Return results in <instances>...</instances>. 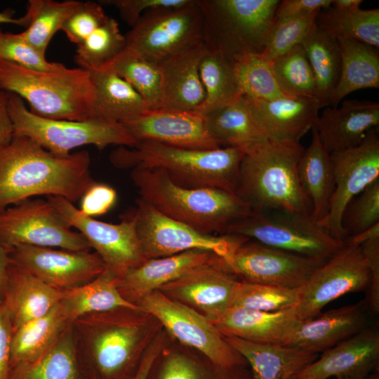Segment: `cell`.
<instances>
[{
    "label": "cell",
    "mask_w": 379,
    "mask_h": 379,
    "mask_svg": "<svg viewBox=\"0 0 379 379\" xmlns=\"http://www.w3.org/2000/svg\"><path fill=\"white\" fill-rule=\"evenodd\" d=\"M71 328L85 379H130L163 329L153 315L139 307L86 314L76 319Z\"/></svg>",
    "instance_id": "6da1fadb"
},
{
    "label": "cell",
    "mask_w": 379,
    "mask_h": 379,
    "mask_svg": "<svg viewBox=\"0 0 379 379\" xmlns=\"http://www.w3.org/2000/svg\"><path fill=\"white\" fill-rule=\"evenodd\" d=\"M88 152L56 156L26 136H13L0 147V211L36 196L74 202L95 181Z\"/></svg>",
    "instance_id": "7a4b0ae2"
},
{
    "label": "cell",
    "mask_w": 379,
    "mask_h": 379,
    "mask_svg": "<svg viewBox=\"0 0 379 379\" xmlns=\"http://www.w3.org/2000/svg\"><path fill=\"white\" fill-rule=\"evenodd\" d=\"M131 178L140 199L165 215L201 232L224 235L252 209L236 193L211 187L189 188L159 168H135Z\"/></svg>",
    "instance_id": "3957f363"
},
{
    "label": "cell",
    "mask_w": 379,
    "mask_h": 379,
    "mask_svg": "<svg viewBox=\"0 0 379 379\" xmlns=\"http://www.w3.org/2000/svg\"><path fill=\"white\" fill-rule=\"evenodd\" d=\"M300 142L267 139L244 152L235 193L252 211L310 215L300 185Z\"/></svg>",
    "instance_id": "277c9868"
},
{
    "label": "cell",
    "mask_w": 379,
    "mask_h": 379,
    "mask_svg": "<svg viewBox=\"0 0 379 379\" xmlns=\"http://www.w3.org/2000/svg\"><path fill=\"white\" fill-rule=\"evenodd\" d=\"M244 154L242 150L231 147L195 149L142 141L133 147L121 146L111 152L109 159L120 168L162 169L174 182L185 187L235 193Z\"/></svg>",
    "instance_id": "5b68a950"
},
{
    "label": "cell",
    "mask_w": 379,
    "mask_h": 379,
    "mask_svg": "<svg viewBox=\"0 0 379 379\" xmlns=\"http://www.w3.org/2000/svg\"><path fill=\"white\" fill-rule=\"evenodd\" d=\"M0 90L25 100L29 111L51 119L95 118L96 91L91 72L79 68L29 69L0 60Z\"/></svg>",
    "instance_id": "8992f818"
},
{
    "label": "cell",
    "mask_w": 379,
    "mask_h": 379,
    "mask_svg": "<svg viewBox=\"0 0 379 379\" xmlns=\"http://www.w3.org/2000/svg\"><path fill=\"white\" fill-rule=\"evenodd\" d=\"M279 0H199L203 40L230 60L261 53L275 22Z\"/></svg>",
    "instance_id": "52a82bcc"
},
{
    "label": "cell",
    "mask_w": 379,
    "mask_h": 379,
    "mask_svg": "<svg viewBox=\"0 0 379 379\" xmlns=\"http://www.w3.org/2000/svg\"><path fill=\"white\" fill-rule=\"evenodd\" d=\"M8 111L13 136L28 137L58 157H67L84 145L102 149L112 145L133 147L137 144L121 123L98 117L82 121L41 117L31 112L20 97L8 92Z\"/></svg>",
    "instance_id": "ba28073f"
},
{
    "label": "cell",
    "mask_w": 379,
    "mask_h": 379,
    "mask_svg": "<svg viewBox=\"0 0 379 379\" xmlns=\"http://www.w3.org/2000/svg\"><path fill=\"white\" fill-rule=\"evenodd\" d=\"M225 234L237 235L297 255L327 260L345 244L310 215L278 211H254L234 222Z\"/></svg>",
    "instance_id": "9c48e42d"
},
{
    "label": "cell",
    "mask_w": 379,
    "mask_h": 379,
    "mask_svg": "<svg viewBox=\"0 0 379 379\" xmlns=\"http://www.w3.org/2000/svg\"><path fill=\"white\" fill-rule=\"evenodd\" d=\"M19 245L71 251H91L84 237L74 231L49 200L28 199L0 211V246Z\"/></svg>",
    "instance_id": "30bf717a"
},
{
    "label": "cell",
    "mask_w": 379,
    "mask_h": 379,
    "mask_svg": "<svg viewBox=\"0 0 379 379\" xmlns=\"http://www.w3.org/2000/svg\"><path fill=\"white\" fill-rule=\"evenodd\" d=\"M204 22L199 0L173 7L148 10L126 36V46L159 62L203 39Z\"/></svg>",
    "instance_id": "8fae6325"
},
{
    "label": "cell",
    "mask_w": 379,
    "mask_h": 379,
    "mask_svg": "<svg viewBox=\"0 0 379 379\" xmlns=\"http://www.w3.org/2000/svg\"><path fill=\"white\" fill-rule=\"evenodd\" d=\"M135 305L153 315L172 339L213 362L227 367L247 364L205 317L159 290L145 295Z\"/></svg>",
    "instance_id": "7c38bea8"
},
{
    "label": "cell",
    "mask_w": 379,
    "mask_h": 379,
    "mask_svg": "<svg viewBox=\"0 0 379 379\" xmlns=\"http://www.w3.org/2000/svg\"><path fill=\"white\" fill-rule=\"evenodd\" d=\"M133 213L146 259L201 249L212 251L227 260L235 248L247 239L237 235L217 236L201 232L165 215L140 198Z\"/></svg>",
    "instance_id": "4fadbf2b"
},
{
    "label": "cell",
    "mask_w": 379,
    "mask_h": 379,
    "mask_svg": "<svg viewBox=\"0 0 379 379\" xmlns=\"http://www.w3.org/2000/svg\"><path fill=\"white\" fill-rule=\"evenodd\" d=\"M47 199L72 228H76L104 261L106 268L120 278L143 263L145 258L132 212L117 224L107 223L83 214L74 204L56 196Z\"/></svg>",
    "instance_id": "5bb4252c"
},
{
    "label": "cell",
    "mask_w": 379,
    "mask_h": 379,
    "mask_svg": "<svg viewBox=\"0 0 379 379\" xmlns=\"http://www.w3.org/2000/svg\"><path fill=\"white\" fill-rule=\"evenodd\" d=\"M370 282L371 273L360 245L345 241L299 288L298 317L300 320L314 318L331 301L364 291Z\"/></svg>",
    "instance_id": "9a60e30c"
},
{
    "label": "cell",
    "mask_w": 379,
    "mask_h": 379,
    "mask_svg": "<svg viewBox=\"0 0 379 379\" xmlns=\"http://www.w3.org/2000/svg\"><path fill=\"white\" fill-rule=\"evenodd\" d=\"M334 190L326 216L319 225L335 239L347 237L343 226L349 204L366 187L379 179V138L377 128L371 130L357 146L330 154Z\"/></svg>",
    "instance_id": "2e32d148"
},
{
    "label": "cell",
    "mask_w": 379,
    "mask_h": 379,
    "mask_svg": "<svg viewBox=\"0 0 379 379\" xmlns=\"http://www.w3.org/2000/svg\"><path fill=\"white\" fill-rule=\"evenodd\" d=\"M225 261L241 281L300 288L326 260L297 255L247 239Z\"/></svg>",
    "instance_id": "e0dca14e"
},
{
    "label": "cell",
    "mask_w": 379,
    "mask_h": 379,
    "mask_svg": "<svg viewBox=\"0 0 379 379\" xmlns=\"http://www.w3.org/2000/svg\"><path fill=\"white\" fill-rule=\"evenodd\" d=\"M8 255L12 263L61 292L88 283L106 268L91 251L19 245L9 249Z\"/></svg>",
    "instance_id": "ac0fdd59"
},
{
    "label": "cell",
    "mask_w": 379,
    "mask_h": 379,
    "mask_svg": "<svg viewBox=\"0 0 379 379\" xmlns=\"http://www.w3.org/2000/svg\"><path fill=\"white\" fill-rule=\"evenodd\" d=\"M239 281L220 257L191 270L158 290L168 298L197 312L211 322L231 307Z\"/></svg>",
    "instance_id": "d6986e66"
},
{
    "label": "cell",
    "mask_w": 379,
    "mask_h": 379,
    "mask_svg": "<svg viewBox=\"0 0 379 379\" xmlns=\"http://www.w3.org/2000/svg\"><path fill=\"white\" fill-rule=\"evenodd\" d=\"M121 124L136 142L153 141L195 149L220 147L208 131L205 115L195 110L149 109Z\"/></svg>",
    "instance_id": "ffe728a7"
},
{
    "label": "cell",
    "mask_w": 379,
    "mask_h": 379,
    "mask_svg": "<svg viewBox=\"0 0 379 379\" xmlns=\"http://www.w3.org/2000/svg\"><path fill=\"white\" fill-rule=\"evenodd\" d=\"M379 331L368 326L322 352L319 359L293 375L297 379H364L376 372Z\"/></svg>",
    "instance_id": "44dd1931"
},
{
    "label": "cell",
    "mask_w": 379,
    "mask_h": 379,
    "mask_svg": "<svg viewBox=\"0 0 379 379\" xmlns=\"http://www.w3.org/2000/svg\"><path fill=\"white\" fill-rule=\"evenodd\" d=\"M258 126L268 139L300 142L321 108L315 98L284 95L271 100L244 96Z\"/></svg>",
    "instance_id": "7402d4cb"
},
{
    "label": "cell",
    "mask_w": 379,
    "mask_h": 379,
    "mask_svg": "<svg viewBox=\"0 0 379 379\" xmlns=\"http://www.w3.org/2000/svg\"><path fill=\"white\" fill-rule=\"evenodd\" d=\"M366 302L343 306L300 320L283 345L318 354L370 326Z\"/></svg>",
    "instance_id": "603a6c76"
},
{
    "label": "cell",
    "mask_w": 379,
    "mask_h": 379,
    "mask_svg": "<svg viewBox=\"0 0 379 379\" xmlns=\"http://www.w3.org/2000/svg\"><path fill=\"white\" fill-rule=\"evenodd\" d=\"M379 124V103L345 99L340 107L327 106L313 127L329 154L359 145Z\"/></svg>",
    "instance_id": "cb8c5ba5"
},
{
    "label": "cell",
    "mask_w": 379,
    "mask_h": 379,
    "mask_svg": "<svg viewBox=\"0 0 379 379\" xmlns=\"http://www.w3.org/2000/svg\"><path fill=\"white\" fill-rule=\"evenodd\" d=\"M219 258L220 255L210 251L193 249L170 256L147 259L120 279L118 288L126 300L135 305L142 297L164 284Z\"/></svg>",
    "instance_id": "d4e9b609"
},
{
    "label": "cell",
    "mask_w": 379,
    "mask_h": 379,
    "mask_svg": "<svg viewBox=\"0 0 379 379\" xmlns=\"http://www.w3.org/2000/svg\"><path fill=\"white\" fill-rule=\"evenodd\" d=\"M206 51L202 39L159 62L164 80L161 108L194 111L201 105L205 93L199 65Z\"/></svg>",
    "instance_id": "484cf974"
},
{
    "label": "cell",
    "mask_w": 379,
    "mask_h": 379,
    "mask_svg": "<svg viewBox=\"0 0 379 379\" xmlns=\"http://www.w3.org/2000/svg\"><path fill=\"white\" fill-rule=\"evenodd\" d=\"M300 321L296 307L279 312H263L230 307L211 323L223 336L258 343L283 345Z\"/></svg>",
    "instance_id": "4316f807"
},
{
    "label": "cell",
    "mask_w": 379,
    "mask_h": 379,
    "mask_svg": "<svg viewBox=\"0 0 379 379\" xmlns=\"http://www.w3.org/2000/svg\"><path fill=\"white\" fill-rule=\"evenodd\" d=\"M148 379H251L248 364L218 365L170 337L154 360Z\"/></svg>",
    "instance_id": "83f0119b"
},
{
    "label": "cell",
    "mask_w": 379,
    "mask_h": 379,
    "mask_svg": "<svg viewBox=\"0 0 379 379\" xmlns=\"http://www.w3.org/2000/svg\"><path fill=\"white\" fill-rule=\"evenodd\" d=\"M62 296L63 292L11 262L7 270L3 302L11 317L13 332L47 314Z\"/></svg>",
    "instance_id": "f1b7e54d"
},
{
    "label": "cell",
    "mask_w": 379,
    "mask_h": 379,
    "mask_svg": "<svg viewBox=\"0 0 379 379\" xmlns=\"http://www.w3.org/2000/svg\"><path fill=\"white\" fill-rule=\"evenodd\" d=\"M224 338L246 360L251 379H288L318 357V354L293 346L258 343L232 336Z\"/></svg>",
    "instance_id": "f546056e"
},
{
    "label": "cell",
    "mask_w": 379,
    "mask_h": 379,
    "mask_svg": "<svg viewBox=\"0 0 379 379\" xmlns=\"http://www.w3.org/2000/svg\"><path fill=\"white\" fill-rule=\"evenodd\" d=\"M89 72L96 91V117L123 123L149 110L137 91L108 64Z\"/></svg>",
    "instance_id": "4dcf8cb0"
},
{
    "label": "cell",
    "mask_w": 379,
    "mask_h": 379,
    "mask_svg": "<svg viewBox=\"0 0 379 379\" xmlns=\"http://www.w3.org/2000/svg\"><path fill=\"white\" fill-rule=\"evenodd\" d=\"M310 145L304 148L298 164L301 189L310 201V216L317 222L326 215L334 190V178L330 154L321 144L314 127Z\"/></svg>",
    "instance_id": "1f68e13d"
},
{
    "label": "cell",
    "mask_w": 379,
    "mask_h": 379,
    "mask_svg": "<svg viewBox=\"0 0 379 379\" xmlns=\"http://www.w3.org/2000/svg\"><path fill=\"white\" fill-rule=\"evenodd\" d=\"M73 322L60 300L45 315L13 332L11 366L32 361L48 351Z\"/></svg>",
    "instance_id": "d6a6232c"
},
{
    "label": "cell",
    "mask_w": 379,
    "mask_h": 379,
    "mask_svg": "<svg viewBox=\"0 0 379 379\" xmlns=\"http://www.w3.org/2000/svg\"><path fill=\"white\" fill-rule=\"evenodd\" d=\"M341 67L330 105L337 107L351 93L379 88L378 49L351 39H338Z\"/></svg>",
    "instance_id": "836d02e7"
},
{
    "label": "cell",
    "mask_w": 379,
    "mask_h": 379,
    "mask_svg": "<svg viewBox=\"0 0 379 379\" xmlns=\"http://www.w3.org/2000/svg\"><path fill=\"white\" fill-rule=\"evenodd\" d=\"M244 96L234 104L205 114L208 131L220 147L245 152L268 139L254 121Z\"/></svg>",
    "instance_id": "e575fe53"
},
{
    "label": "cell",
    "mask_w": 379,
    "mask_h": 379,
    "mask_svg": "<svg viewBox=\"0 0 379 379\" xmlns=\"http://www.w3.org/2000/svg\"><path fill=\"white\" fill-rule=\"evenodd\" d=\"M204 100L195 110L204 115L239 101L244 95L234 69V62L208 49L199 65Z\"/></svg>",
    "instance_id": "d590c367"
},
{
    "label": "cell",
    "mask_w": 379,
    "mask_h": 379,
    "mask_svg": "<svg viewBox=\"0 0 379 379\" xmlns=\"http://www.w3.org/2000/svg\"><path fill=\"white\" fill-rule=\"evenodd\" d=\"M311 66L316 86V99L321 108L330 105L341 67L338 40L315 26L301 42Z\"/></svg>",
    "instance_id": "8d00e7d4"
},
{
    "label": "cell",
    "mask_w": 379,
    "mask_h": 379,
    "mask_svg": "<svg viewBox=\"0 0 379 379\" xmlns=\"http://www.w3.org/2000/svg\"><path fill=\"white\" fill-rule=\"evenodd\" d=\"M120 277L110 270H105L88 283L63 292L61 299L74 321L78 317L90 313L101 312L119 307H138L126 300L121 295L118 285Z\"/></svg>",
    "instance_id": "74e56055"
},
{
    "label": "cell",
    "mask_w": 379,
    "mask_h": 379,
    "mask_svg": "<svg viewBox=\"0 0 379 379\" xmlns=\"http://www.w3.org/2000/svg\"><path fill=\"white\" fill-rule=\"evenodd\" d=\"M8 379H85L77 359L71 326L41 356L11 368Z\"/></svg>",
    "instance_id": "f35d334b"
},
{
    "label": "cell",
    "mask_w": 379,
    "mask_h": 379,
    "mask_svg": "<svg viewBox=\"0 0 379 379\" xmlns=\"http://www.w3.org/2000/svg\"><path fill=\"white\" fill-rule=\"evenodd\" d=\"M142 97L149 109H161L164 101V80L159 62L125 46L109 63Z\"/></svg>",
    "instance_id": "ab89813d"
},
{
    "label": "cell",
    "mask_w": 379,
    "mask_h": 379,
    "mask_svg": "<svg viewBox=\"0 0 379 379\" xmlns=\"http://www.w3.org/2000/svg\"><path fill=\"white\" fill-rule=\"evenodd\" d=\"M319 29L335 39L358 41L377 49L379 47V8L339 12L331 6L319 11Z\"/></svg>",
    "instance_id": "60d3db41"
},
{
    "label": "cell",
    "mask_w": 379,
    "mask_h": 379,
    "mask_svg": "<svg viewBox=\"0 0 379 379\" xmlns=\"http://www.w3.org/2000/svg\"><path fill=\"white\" fill-rule=\"evenodd\" d=\"M81 1L67 0H31L27 10L31 15L30 23L21 32L23 38L36 50L45 55L47 47L55 34Z\"/></svg>",
    "instance_id": "b9f144b4"
},
{
    "label": "cell",
    "mask_w": 379,
    "mask_h": 379,
    "mask_svg": "<svg viewBox=\"0 0 379 379\" xmlns=\"http://www.w3.org/2000/svg\"><path fill=\"white\" fill-rule=\"evenodd\" d=\"M270 64L282 93L293 97L315 98L314 77L301 44L275 58Z\"/></svg>",
    "instance_id": "7bdbcfd3"
},
{
    "label": "cell",
    "mask_w": 379,
    "mask_h": 379,
    "mask_svg": "<svg viewBox=\"0 0 379 379\" xmlns=\"http://www.w3.org/2000/svg\"><path fill=\"white\" fill-rule=\"evenodd\" d=\"M75 61L81 68L91 71L109 63L126 46L117 21L109 17L86 39L77 45Z\"/></svg>",
    "instance_id": "ee69618b"
},
{
    "label": "cell",
    "mask_w": 379,
    "mask_h": 379,
    "mask_svg": "<svg viewBox=\"0 0 379 379\" xmlns=\"http://www.w3.org/2000/svg\"><path fill=\"white\" fill-rule=\"evenodd\" d=\"M298 302L299 288L240 281L234 291L231 307L279 312L296 307Z\"/></svg>",
    "instance_id": "f6af8a7d"
},
{
    "label": "cell",
    "mask_w": 379,
    "mask_h": 379,
    "mask_svg": "<svg viewBox=\"0 0 379 379\" xmlns=\"http://www.w3.org/2000/svg\"><path fill=\"white\" fill-rule=\"evenodd\" d=\"M234 69L244 95L259 100L286 95L278 87L270 62L260 53L238 58L234 62Z\"/></svg>",
    "instance_id": "bcb514c9"
},
{
    "label": "cell",
    "mask_w": 379,
    "mask_h": 379,
    "mask_svg": "<svg viewBox=\"0 0 379 379\" xmlns=\"http://www.w3.org/2000/svg\"><path fill=\"white\" fill-rule=\"evenodd\" d=\"M319 11L284 20L275 19L265 48L260 53L264 59L271 62L300 45L315 26Z\"/></svg>",
    "instance_id": "7dc6e473"
},
{
    "label": "cell",
    "mask_w": 379,
    "mask_h": 379,
    "mask_svg": "<svg viewBox=\"0 0 379 379\" xmlns=\"http://www.w3.org/2000/svg\"><path fill=\"white\" fill-rule=\"evenodd\" d=\"M377 223H379V179L352 199L345 209L343 219L347 238Z\"/></svg>",
    "instance_id": "c3c4849f"
},
{
    "label": "cell",
    "mask_w": 379,
    "mask_h": 379,
    "mask_svg": "<svg viewBox=\"0 0 379 379\" xmlns=\"http://www.w3.org/2000/svg\"><path fill=\"white\" fill-rule=\"evenodd\" d=\"M0 60L40 71H54L65 65L46 60L41 54L32 46L21 33L4 32L0 28Z\"/></svg>",
    "instance_id": "681fc988"
},
{
    "label": "cell",
    "mask_w": 379,
    "mask_h": 379,
    "mask_svg": "<svg viewBox=\"0 0 379 379\" xmlns=\"http://www.w3.org/2000/svg\"><path fill=\"white\" fill-rule=\"evenodd\" d=\"M109 18L101 4L81 2L61 27L67 39L77 45L86 39Z\"/></svg>",
    "instance_id": "f907efd6"
},
{
    "label": "cell",
    "mask_w": 379,
    "mask_h": 379,
    "mask_svg": "<svg viewBox=\"0 0 379 379\" xmlns=\"http://www.w3.org/2000/svg\"><path fill=\"white\" fill-rule=\"evenodd\" d=\"M117 192L111 186L100 182L93 183L81 198L80 211L89 217L102 215L115 204Z\"/></svg>",
    "instance_id": "816d5d0a"
},
{
    "label": "cell",
    "mask_w": 379,
    "mask_h": 379,
    "mask_svg": "<svg viewBox=\"0 0 379 379\" xmlns=\"http://www.w3.org/2000/svg\"><path fill=\"white\" fill-rule=\"evenodd\" d=\"M190 0H106L101 4L114 6L119 12L122 19L130 26H133L146 11L159 7L180 6L187 4Z\"/></svg>",
    "instance_id": "f5cc1de1"
},
{
    "label": "cell",
    "mask_w": 379,
    "mask_h": 379,
    "mask_svg": "<svg viewBox=\"0 0 379 379\" xmlns=\"http://www.w3.org/2000/svg\"><path fill=\"white\" fill-rule=\"evenodd\" d=\"M359 245L366 259L371 273L366 304L371 313L377 314L379 312V237L368 239Z\"/></svg>",
    "instance_id": "db71d44e"
},
{
    "label": "cell",
    "mask_w": 379,
    "mask_h": 379,
    "mask_svg": "<svg viewBox=\"0 0 379 379\" xmlns=\"http://www.w3.org/2000/svg\"><path fill=\"white\" fill-rule=\"evenodd\" d=\"M12 322L3 302H0V379H8L11 366Z\"/></svg>",
    "instance_id": "11a10c76"
},
{
    "label": "cell",
    "mask_w": 379,
    "mask_h": 379,
    "mask_svg": "<svg viewBox=\"0 0 379 379\" xmlns=\"http://www.w3.org/2000/svg\"><path fill=\"white\" fill-rule=\"evenodd\" d=\"M332 0L279 1L275 11V19L284 20L319 11L331 5Z\"/></svg>",
    "instance_id": "9f6ffc18"
},
{
    "label": "cell",
    "mask_w": 379,
    "mask_h": 379,
    "mask_svg": "<svg viewBox=\"0 0 379 379\" xmlns=\"http://www.w3.org/2000/svg\"><path fill=\"white\" fill-rule=\"evenodd\" d=\"M169 339L170 336L164 328L161 330L145 350L137 371L130 379H148L154 360Z\"/></svg>",
    "instance_id": "6f0895ef"
},
{
    "label": "cell",
    "mask_w": 379,
    "mask_h": 379,
    "mask_svg": "<svg viewBox=\"0 0 379 379\" xmlns=\"http://www.w3.org/2000/svg\"><path fill=\"white\" fill-rule=\"evenodd\" d=\"M13 137V124L8 111V92L0 90V147Z\"/></svg>",
    "instance_id": "680465c9"
},
{
    "label": "cell",
    "mask_w": 379,
    "mask_h": 379,
    "mask_svg": "<svg viewBox=\"0 0 379 379\" xmlns=\"http://www.w3.org/2000/svg\"><path fill=\"white\" fill-rule=\"evenodd\" d=\"M8 249L0 246V302H3L7 270L11 263Z\"/></svg>",
    "instance_id": "91938a15"
},
{
    "label": "cell",
    "mask_w": 379,
    "mask_h": 379,
    "mask_svg": "<svg viewBox=\"0 0 379 379\" xmlns=\"http://www.w3.org/2000/svg\"><path fill=\"white\" fill-rule=\"evenodd\" d=\"M13 13V11L10 9L0 12V23H10L21 27H28L31 20L29 11H27L26 13L20 18H14Z\"/></svg>",
    "instance_id": "94428289"
},
{
    "label": "cell",
    "mask_w": 379,
    "mask_h": 379,
    "mask_svg": "<svg viewBox=\"0 0 379 379\" xmlns=\"http://www.w3.org/2000/svg\"><path fill=\"white\" fill-rule=\"evenodd\" d=\"M361 0H332L331 7L339 12H350L360 8Z\"/></svg>",
    "instance_id": "6125c7cd"
},
{
    "label": "cell",
    "mask_w": 379,
    "mask_h": 379,
    "mask_svg": "<svg viewBox=\"0 0 379 379\" xmlns=\"http://www.w3.org/2000/svg\"><path fill=\"white\" fill-rule=\"evenodd\" d=\"M337 379H347V378H337ZM364 379H379V376H378V373H376V372H375V373H374L370 375L369 376H368L367 378H364Z\"/></svg>",
    "instance_id": "be15d7a7"
},
{
    "label": "cell",
    "mask_w": 379,
    "mask_h": 379,
    "mask_svg": "<svg viewBox=\"0 0 379 379\" xmlns=\"http://www.w3.org/2000/svg\"><path fill=\"white\" fill-rule=\"evenodd\" d=\"M288 379H297V378H295V377L292 376V377H291V378H288Z\"/></svg>",
    "instance_id": "e7e4bbea"
}]
</instances>
